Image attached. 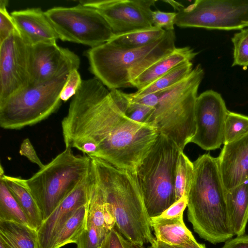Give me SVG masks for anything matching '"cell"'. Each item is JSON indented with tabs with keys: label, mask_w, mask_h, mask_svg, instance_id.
Instances as JSON below:
<instances>
[{
	"label": "cell",
	"mask_w": 248,
	"mask_h": 248,
	"mask_svg": "<svg viewBox=\"0 0 248 248\" xmlns=\"http://www.w3.org/2000/svg\"><path fill=\"white\" fill-rule=\"evenodd\" d=\"M62 128L65 148H75L131 173L159 135L152 126L127 117L95 77L82 80Z\"/></svg>",
	"instance_id": "obj_1"
},
{
	"label": "cell",
	"mask_w": 248,
	"mask_h": 248,
	"mask_svg": "<svg viewBox=\"0 0 248 248\" xmlns=\"http://www.w3.org/2000/svg\"><path fill=\"white\" fill-rule=\"evenodd\" d=\"M193 163V176L187 196L188 219L201 238L213 244L225 242L234 234L217 157L205 154Z\"/></svg>",
	"instance_id": "obj_2"
},
{
	"label": "cell",
	"mask_w": 248,
	"mask_h": 248,
	"mask_svg": "<svg viewBox=\"0 0 248 248\" xmlns=\"http://www.w3.org/2000/svg\"><path fill=\"white\" fill-rule=\"evenodd\" d=\"M91 159L105 201L114 216L115 228L134 243L154 244L150 218L132 174L101 159Z\"/></svg>",
	"instance_id": "obj_3"
},
{
	"label": "cell",
	"mask_w": 248,
	"mask_h": 248,
	"mask_svg": "<svg viewBox=\"0 0 248 248\" xmlns=\"http://www.w3.org/2000/svg\"><path fill=\"white\" fill-rule=\"evenodd\" d=\"M174 30L143 47L124 48L107 42L86 52L90 70L109 90L131 87V82L152 64L176 48Z\"/></svg>",
	"instance_id": "obj_4"
},
{
	"label": "cell",
	"mask_w": 248,
	"mask_h": 248,
	"mask_svg": "<svg viewBox=\"0 0 248 248\" xmlns=\"http://www.w3.org/2000/svg\"><path fill=\"white\" fill-rule=\"evenodd\" d=\"M204 74L199 64L183 80L164 90L146 122L155 127L158 134L173 141L183 151L196 132L195 108Z\"/></svg>",
	"instance_id": "obj_5"
},
{
	"label": "cell",
	"mask_w": 248,
	"mask_h": 248,
	"mask_svg": "<svg viewBox=\"0 0 248 248\" xmlns=\"http://www.w3.org/2000/svg\"><path fill=\"white\" fill-rule=\"evenodd\" d=\"M182 151L173 141L159 134L147 155L132 173L150 218L159 216L176 202L175 173Z\"/></svg>",
	"instance_id": "obj_6"
},
{
	"label": "cell",
	"mask_w": 248,
	"mask_h": 248,
	"mask_svg": "<svg viewBox=\"0 0 248 248\" xmlns=\"http://www.w3.org/2000/svg\"><path fill=\"white\" fill-rule=\"evenodd\" d=\"M91 164L88 156L75 155L72 148H65L31 177L25 179L41 210L43 222L84 178Z\"/></svg>",
	"instance_id": "obj_7"
},
{
	"label": "cell",
	"mask_w": 248,
	"mask_h": 248,
	"mask_svg": "<svg viewBox=\"0 0 248 248\" xmlns=\"http://www.w3.org/2000/svg\"><path fill=\"white\" fill-rule=\"evenodd\" d=\"M69 75L37 85H29L0 103V127L20 129L39 123L55 112L61 106V93Z\"/></svg>",
	"instance_id": "obj_8"
},
{
	"label": "cell",
	"mask_w": 248,
	"mask_h": 248,
	"mask_svg": "<svg viewBox=\"0 0 248 248\" xmlns=\"http://www.w3.org/2000/svg\"><path fill=\"white\" fill-rule=\"evenodd\" d=\"M59 39L94 47L114 35L110 26L95 9L80 3L57 6L45 12Z\"/></svg>",
	"instance_id": "obj_9"
},
{
	"label": "cell",
	"mask_w": 248,
	"mask_h": 248,
	"mask_svg": "<svg viewBox=\"0 0 248 248\" xmlns=\"http://www.w3.org/2000/svg\"><path fill=\"white\" fill-rule=\"evenodd\" d=\"M180 28L232 30L248 27V0H196L176 12Z\"/></svg>",
	"instance_id": "obj_10"
},
{
	"label": "cell",
	"mask_w": 248,
	"mask_h": 248,
	"mask_svg": "<svg viewBox=\"0 0 248 248\" xmlns=\"http://www.w3.org/2000/svg\"><path fill=\"white\" fill-rule=\"evenodd\" d=\"M30 47L17 30L0 43V104L30 85Z\"/></svg>",
	"instance_id": "obj_11"
},
{
	"label": "cell",
	"mask_w": 248,
	"mask_h": 248,
	"mask_svg": "<svg viewBox=\"0 0 248 248\" xmlns=\"http://www.w3.org/2000/svg\"><path fill=\"white\" fill-rule=\"evenodd\" d=\"M155 0H81L84 6L95 9L110 26L114 34L153 27V10Z\"/></svg>",
	"instance_id": "obj_12"
},
{
	"label": "cell",
	"mask_w": 248,
	"mask_h": 248,
	"mask_svg": "<svg viewBox=\"0 0 248 248\" xmlns=\"http://www.w3.org/2000/svg\"><path fill=\"white\" fill-rule=\"evenodd\" d=\"M228 112L219 93L210 90L201 93L196 102V132L190 142L206 151L219 148L224 144L225 122Z\"/></svg>",
	"instance_id": "obj_13"
},
{
	"label": "cell",
	"mask_w": 248,
	"mask_h": 248,
	"mask_svg": "<svg viewBox=\"0 0 248 248\" xmlns=\"http://www.w3.org/2000/svg\"><path fill=\"white\" fill-rule=\"evenodd\" d=\"M30 85L35 86L78 70L80 59L56 42L39 44L30 47Z\"/></svg>",
	"instance_id": "obj_14"
},
{
	"label": "cell",
	"mask_w": 248,
	"mask_h": 248,
	"mask_svg": "<svg viewBox=\"0 0 248 248\" xmlns=\"http://www.w3.org/2000/svg\"><path fill=\"white\" fill-rule=\"evenodd\" d=\"M92 178L91 164L84 178L63 200L37 231L38 248H53L55 239L66 222L78 208L88 203Z\"/></svg>",
	"instance_id": "obj_15"
},
{
	"label": "cell",
	"mask_w": 248,
	"mask_h": 248,
	"mask_svg": "<svg viewBox=\"0 0 248 248\" xmlns=\"http://www.w3.org/2000/svg\"><path fill=\"white\" fill-rule=\"evenodd\" d=\"M218 164L226 190L248 181V132L224 146Z\"/></svg>",
	"instance_id": "obj_16"
},
{
	"label": "cell",
	"mask_w": 248,
	"mask_h": 248,
	"mask_svg": "<svg viewBox=\"0 0 248 248\" xmlns=\"http://www.w3.org/2000/svg\"><path fill=\"white\" fill-rule=\"evenodd\" d=\"M11 15L20 36L28 45L56 42L59 39L45 12L41 8L16 10Z\"/></svg>",
	"instance_id": "obj_17"
},
{
	"label": "cell",
	"mask_w": 248,
	"mask_h": 248,
	"mask_svg": "<svg viewBox=\"0 0 248 248\" xmlns=\"http://www.w3.org/2000/svg\"><path fill=\"white\" fill-rule=\"evenodd\" d=\"M198 54L188 46L176 47L144 71L131 82V87L139 90L146 87L176 66L186 62H192Z\"/></svg>",
	"instance_id": "obj_18"
},
{
	"label": "cell",
	"mask_w": 248,
	"mask_h": 248,
	"mask_svg": "<svg viewBox=\"0 0 248 248\" xmlns=\"http://www.w3.org/2000/svg\"><path fill=\"white\" fill-rule=\"evenodd\" d=\"M0 177L24 212L30 226L37 231L43 223V218L35 200L27 186L25 179L5 175L1 165Z\"/></svg>",
	"instance_id": "obj_19"
},
{
	"label": "cell",
	"mask_w": 248,
	"mask_h": 248,
	"mask_svg": "<svg viewBox=\"0 0 248 248\" xmlns=\"http://www.w3.org/2000/svg\"><path fill=\"white\" fill-rule=\"evenodd\" d=\"M226 202L234 235L245 234L248 221V181L226 190Z\"/></svg>",
	"instance_id": "obj_20"
},
{
	"label": "cell",
	"mask_w": 248,
	"mask_h": 248,
	"mask_svg": "<svg viewBox=\"0 0 248 248\" xmlns=\"http://www.w3.org/2000/svg\"><path fill=\"white\" fill-rule=\"evenodd\" d=\"M155 239L172 246L186 243L195 239L186 226L183 215L171 218L155 217L150 218Z\"/></svg>",
	"instance_id": "obj_21"
},
{
	"label": "cell",
	"mask_w": 248,
	"mask_h": 248,
	"mask_svg": "<svg viewBox=\"0 0 248 248\" xmlns=\"http://www.w3.org/2000/svg\"><path fill=\"white\" fill-rule=\"evenodd\" d=\"M0 242L6 248H38V233L28 225L0 220Z\"/></svg>",
	"instance_id": "obj_22"
},
{
	"label": "cell",
	"mask_w": 248,
	"mask_h": 248,
	"mask_svg": "<svg viewBox=\"0 0 248 248\" xmlns=\"http://www.w3.org/2000/svg\"><path fill=\"white\" fill-rule=\"evenodd\" d=\"M166 31L162 29L153 26L149 29L114 34L108 42L122 48H139L159 40L164 36Z\"/></svg>",
	"instance_id": "obj_23"
},
{
	"label": "cell",
	"mask_w": 248,
	"mask_h": 248,
	"mask_svg": "<svg viewBox=\"0 0 248 248\" xmlns=\"http://www.w3.org/2000/svg\"><path fill=\"white\" fill-rule=\"evenodd\" d=\"M88 203L78 208L58 232L53 248H61L69 243H76L86 228Z\"/></svg>",
	"instance_id": "obj_24"
},
{
	"label": "cell",
	"mask_w": 248,
	"mask_h": 248,
	"mask_svg": "<svg viewBox=\"0 0 248 248\" xmlns=\"http://www.w3.org/2000/svg\"><path fill=\"white\" fill-rule=\"evenodd\" d=\"M193 69L192 62H184L146 87L132 93L135 96H141L167 90L183 80L189 75Z\"/></svg>",
	"instance_id": "obj_25"
},
{
	"label": "cell",
	"mask_w": 248,
	"mask_h": 248,
	"mask_svg": "<svg viewBox=\"0 0 248 248\" xmlns=\"http://www.w3.org/2000/svg\"><path fill=\"white\" fill-rule=\"evenodd\" d=\"M0 220L15 222L30 226L25 214L0 177Z\"/></svg>",
	"instance_id": "obj_26"
},
{
	"label": "cell",
	"mask_w": 248,
	"mask_h": 248,
	"mask_svg": "<svg viewBox=\"0 0 248 248\" xmlns=\"http://www.w3.org/2000/svg\"><path fill=\"white\" fill-rule=\"evenodd\" d=\"M194 173V165L182 151L178 157L175 173L174 190L176 201L187 196Z\"/></svg>",
	"instance_id": "obj_27"
},
{
	"label": "cell",
	"mask_w": 248,
	"mask_h": 248,
	"mask_svg": "<svg viewBox=\"0 0 248 248\" xmlns=\"http://www.w3.org/2000/svg\"><path fill=\"white\" fill-rule=\"evenodd\" d=\"M248 132V116L229 111L224 125V144L231 142Z\"/></svg>",
	"instance_id": "obj_28"
},
{
	"label": "cell",
	"mask_w": 248,
	"mask_h": 248,
	"mask_svg": "<svg viewBox=\"0 0 248 248\" xmlns=\"http://www.w3.org/2000/svg\"><path fill=\"white\" fill-rule=\"evenodd\" d=\"M108 233L86 223L85 229L76 243L77 248H100Z\"/></svg>",
	"instance_id": "obj_29"
},
{
	"label": "cell",
	"mask_w": 248,
	"mask_h": 248,
	"mask_svg": "<svg viewBox=\"0 0 248 248\" xmlns=\"http://www.w3.org/2000/svg\"><path fill=\"white\" fill-rule=\"evenodd\" d=\"M233 45V62L232 66H248V29L235 33L232 38Z\"/></svg>",
	"instance_id": "obj_30"
},
{
	"label": "cell",
	"mask_w": 248,
	"mask_h": 248,
	"mask_svg": "<svg viewBox=\"0 0 248 248\" xmlns=\"http://www.w3.org/2000/svg\"><path fill=\"white\" fill-rule=\"evenodd\" d=\"M8 4L7 0H0V43L17 30L11 14L7 10Z\"/></svg>",
	"instance_id": "obj_31"
},
{
	"label": "cell",
	"mask_w": 248,
	"mask_h": 248,
	"mask_svg": "<svg viewBox=\"0 0 248 248\" xmlns=\"http://www.w3.org/2000/svg\"><path fill=\"white\" fill-rule=\"evenodd\" d=\"M100 248H145L143 245L124 238L114 227L104 240Z\"/></svg>",
	"instance_id": "obj_32"
},
{
	"label": "cell",
	"mask_w": 248,
	"mask_h": 248,
	"mask_svg": "<svg viewBox=\"0 0 248 248\" xmlns=\"http://www.w3.org/2000/svg\"><path fill=\"white\" fill-rule=\"evenodd\" d=\"M82 80L78 70L72 71L61 91L60 98L62 101L65 102L72 98L80 88Z\"/></svg>",
	"instance_id": "obj_33"
},
{
	"label": "cell",
	"mask_w": 248,
	"mask_h": 248,
	"mask_svg": "<svg viewBox=\"0 0 248 248\" xmlns=\"http://www.w3.org/2000/svg\"><path fill=\"white\" fill-rule=\"evenodd\" d=\"M176 14V12H166L158 10L153 11L152 14L153 25L166 31H173Z\"/></svg>",
	"instance_id": "obj_34"
},
{
	"label": "cell",
	"mask_w": 248,
	"mask_h": 248,
	"mask_svg": "<svg viewBox=\"0 0 248 248\" xmlns=\"http://www.w3.org/2000/svg\"><path fill=\"white\" fill-rule=\"evenodd\" d=\"M163 92V91H161L141 96H135L132 93H125V95L127 99L131 102L155 108L158 103Z\"/></svg>",
	"instance_id": "obj_35"
},
{
	"label": "cell",
	"mask_w": 248,
	"mask_h": 248,
	"mask_svg": "<svg viewBox=\"0 0 248 248\" xmlns=\"http://www.w3.org/2000/svg\"><path fill=\"white\" fill-rule=\"evenodd\" d=\"M187 205V196L184 195L157 217L163 218H171L182 216Z\"/></svg>",
	"instance_id": "obj_36"
},
{
	"label": "cell",
	"mask_w": 248,
	"mask_h": 248,
	"mask_svg": "<svg viewBox=\"0 0 248 248\" xmlns=\"http://www.w3.org/2000/svg\"><path fill=\"white\" fill-rule=\"evenodd\" d=\"M19 153L21 155L26 157L31 162L38 165L40 169L45 166V165H44L42 162L28 138H26L23 140L20 145Z\"/></svg>",
	"instance_id": "obj_37"
},
{
	"label": "cell",
	"mask_w": 248,
	"mask_h": 248,
	"mask_svg": "<svg viewBox=\"0 0 248 248\" xmlns=\"http://www.w3.org/2000/svg\"><path fill=\"white\" fill-rule=\"evenodd\" d=\"M221 248H248V234H242L225 242Z\"/></svg>",
	"instance_id": "obj_38"
},
{
	"label": "cell",
	"mask_w": 248,
	"mask_h": 248,
	"mask_svg": "<svg viewBox=\"0 0 248 248\" xmlns=\"http://www.w3.org/2000/svg\"><path fill=\"white\" fill-rule=\"evenodd\" d=\"M173 246L175 248H206L204 244L199 243L195 239L184 244Z\"/></svg>",
	"instance_id": "obj_39"
},
{
	"label": "cell",
	"mask_w": 248,
	"mask_h": 248,
	"mask_svg": "<svg viewBox=\"0 0 248 248\" xmlns=\"http://www.w3.org/2000/svg\"><path fill=\"white\" fill-rule=\"evenodd\" d=\"M155 248H175L173 246L167 244L158 240L155 239L154 244Z\"/></svg>",
	"instance_id": "obj_40"
},
{
	"label": "cell",
	"mask_w": 248,
	"mask_h": 248,
	"mask_svg": "<svg viewBox=\"0 0 248 248\" xmlns=\"http://www.w3.org/2000/svg\"><path fill=\"white\" fill-rule=\"evenodd\" d=\"M164 1L168 3L173 7L174 9L177 11L176 12L179 11L185 7L181 3L173 0H164Z\"/></svg>",
	"instance_id": "obj_41"
},
{
	"label": "cell",
	"mask_w": 248,
	"mask_h": 248,
	"mask_svg": "<svg viewBox=\"0 0 248 248\" xmlns=\"http://www.w3.org/2000/svg\"><path fill=\"white\" fill-rule=\"evenodd\" d=\"M0 248H6L4 245L0 242Z\"/></svg>",
	"instance_id": "obj_42"
},
{
	"label": "cell",
	"mask_w": 248,
	"mask_h": 248,
	"mask_svg": "<svg viewBox=\"0 0 248 248\" xmlns=\"http://www.w3.org/2000/svg\"><path fill=\"white\" fill-rule=\"evenodd\" d=\"M147 248H155L154 246L153 245H151Z\"/></svg>",
	"instance_id": "obj_43"
}]
</instances>
